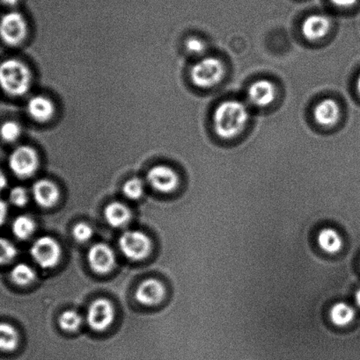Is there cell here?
<instances>
[{
    "instance_id": "484cf974",
    "label": "cell",
    "mask_w": 360,
    "mask_h": 360,
    "mask_svg": "<svg viewBox=\"0 0 360 360\" xmlns=\"http://www.w3.org/2000/svg\"><path fill=\"white\" fill-rule=\"evenodd\" d=\"M15 245L8 239L0 238V266L12 262L17 256Z\"/></svg>"
},
{
    "instance_id": "cb8c5ba5",
    "label": "cell",
    "mask_w": 360,
    "mask_h": 360,
    "mask_svg": "<svg viewBox=\"0 0 360 360\" xmlns=\"http://www.w3.org/2000/svg\"><path fill=\"white\" fill-rule=\"evenodd\" d=\"M21 127L14 121H7L0 127V137L6 143H14L20 139Z\"/></svg>"
},
{
    "instance_id": "277c9868",
    "label": "cell",
    "mask_w": 360,
    "mask_h": 360,
    "mask_svg": "<svg viewBox=\"0 0 360 360\" xmlns=\"http://www.w3.org/2000/svg\"><path fill=\"white\" fill-rule=\"evenodd\" d=\"M119 248L123 255L132 261L146 259L151 250V241L144 232L128 231L119 238Z\"/></svg>"
},
{
    "instance_id": "44dd1931",
    "label": "cell",
    "mask_w": 360,
    "mask_h": 360,
    "mask_svg": "<svg viewBox=\"0 0 360 360\" xmlns=\"http://www.w3.org/2000/svg\"><path fill=\"white\" fill-rule=\"evenodd\" d=\"M12 231L15 238L20 240H27L31 238L35 231V224L33 219L27 215H20L13 221Z\"/></svg>"
},
{
    "instance_id": "ffe728a7",
    "label": "cell",
    "mask_w": 360,
    "mask_h": 360,
    "mask_svg": "<svg viewBox=\"0 0 360 360\" xmlns=\"http://www.w3.org/2000/svg\"><path fill=\"white\" fill-rule=\"evenodd\" d=\"M356 312L351 305L345 302H338L330 309L331 322L338 327L347 326L354 320Z\"/></svg>"
},
{
    "instance_id": "e575fe53",
    "label": "cell",
    "mask_w": 360,
    "mask_h": 360,
    "mask_svg": "<svg viewBox=\"0 0 360 360\" xmlns=\"http://www.w3.org/2000/svg\"><path fill=\"white\" fill-rule=\"evenodd\" d=\"M357 89L359 91V94H360V75L359 76L358 80H357Z\"/></svg>"
},
{
    "instance_id": "603a6c76",
    "label": "cell",
    "mask_w": 360,
    "mask_h": 360,
    "mask_svg": "<svg viewBox=\"0 0 360 360\" xmlns=\"http://www.w3.org/2000/svg\"><path fill=\"white\" fill-rule=\"evenodd\" d=\"M58 324L62 330L73 333L80 329L82 317L75 310H66L59 316Z\"/></svg>"
},
{
    "instance_id": "6da1fadb",
    "label": "cell",
    "mask_w": 360,
    "mask_h": 360,
    "mask_svg": "<svg viewBox=\"0 0 360 360\" xmlns=\"http://www.w3.org/2000/svg\"><path fill=\"white\" fill-rule=\"evenodd\" d=\"M249 118L248 108L239 101L222 102L215 109L213 128L222 139H235L245 129Z\"/></svg>"
},
{
    "instance_id": "30bf717a",
    "label": "cell",
    "mask_w": 360,
    "mask_h": 360,
    "mask_svg": "<svg viewBox=\"0 0 360 360\" xmlns=\"http://www.w3.org/2000/svg\"><path fill=\"white\" fill-rule=\"evenodd\" d=\"M148 184L158 192L168 193L173 192L179 185L178 174L166 165H156L148 172Z\"/></svg>"
},
{
    "instance_id": "ac0fdd59",
    "label": "cell",
    "mask_w": 360,
    "mask_h": 360,
    "mask_svg": "<svg viewBox=\"0 0 360 360\" xmlns=\"http://www.w3.org/2000/svg\"><path fill=\"white\" fill-rule=\"evenodd\" d=\"M318 245L320 248L329 254L340 252L343 248V239L333 229H323L318 235Z\"/></svg>"
},
{
    "instance_id": "7402d4cb",
    "label": "cell",
    "mask_w": 360,
    "mask_h": 360,
    "mask_svg": "<svg viewBox=\"0 0 360 360\" xmlns=\"http://www.w3.org/2000/svg\"><path fill=\"white\" fill-rule=\"evenodd\" d=\"M10 277L18 285H27L32 283L35 278V273L32 267L27 264L20 263L11 270Z\"/></svg>"
},
{
    "instance_id": "8fae6325",
    "label": "cell",
    "mask_w": 360,
    "mask_h": 360,
    "mask_svg": "<svg viewBox=\"0 0 360 360\" xmlns=\"http://www.w3.org/2000/svg\"><path fill=\"white\" fill-rule=\"evenodd\" d=\"M166 289L160 281L148 278L139 285L135 292V299L140 304L154 306L164 299Z\"/></svg>"
},
{
    "instance_id": "f546056e",
    "label": "cell",
    "mask_w": 360,
    "mask_h": 360,
    "mask_svg": "<svg viewBox=\"0 0 360 360\" xmlns=\"http://www.w3.org/2000/svg\"><path fill=\"white\" fill-rule=\"evenodd\" d=\"M7 214H8V206L5 200L0 199V227L5 224Z\"/></svg>"
},
{
    "instance_id": "4316f807",
    "label": "cell",
    "mask_w": 360,
    "mask_h": 360,
    "mask_svg": "<svg viewBox=\"0 0 360 360\" xmlns=\"http://www.w3.org/2000/svg\"><path fill=\"white\" fill-rule=\"evenodd\" d=\"M94 231L91 226L85 222H80V224L74 226L73 229V236L76 241L80 243H86L89 241L93 236Z\"/></svg>"
},
{
    "instance_id": "4fadbf2b",
    "label": "cell",
    "mask_w": 360,
    "mask_h": 360,
    "mask_svg": "<svg viewBox=\"0 0 360 360\" xmlns=\"http://www.w3.org/2000/svg\"><path fill=\"white\" fill-rule=\"evenodd\" d=\"M275 96L276 89L274 84L266 79L257 80L249 88V100L256 107H267L273 103Z\"/></svg>"
},
{
    "instance_id": "f1b7e54d",
    "label": "cell",
    "mask_w": 360,
    "mask_h": 360,
    "mask_svg": "<svg viewBox=\"0 0 360 360\" xmlns=\"http://www.w3.org/2000/svg\"><path fill=\"white\" fill-rule=\"evenodd\" d=\"M187 51L194 55H200L206 51V44L202 40L197 37H190L185 42Z\"/></svg>"
},
{
    "instance_id": "52a82bcc",
    "label": "cell",
    "mask_w": 360,
    "mask_h": 360,
    "mask_svg": "<svg viewBox=\"0 0 360 360\" xmlns=\"http://www.w3.org/2000/svg\"><path fill=\"white\" fill-rule=\"evenodd\" d=\"M27 33V21L20 13H7L0 19V38L6 44L20 45L26 38Z\"/></svg>"
},
{
    "instance_id": "e0dca14e",
    "label": "cell",
    "mask_w": 360,
    "mask_h": 360,
    "mask_svg": "<svg viewBox=\"0 0 360 360\" xmlns=\"http://www.w3.org/2000/svg\"><path fill=\"white\" fill-rule=\"evenodd\" d=\"M106 221L111 227L123 228L129 224L132 219V212L126 205L121 202H112L104 210Z\"/></svg>"
},
{
    "instance_id": "9a60e30c",
    "label": "cell",
    "mask_w": 360,
    "mask_h": 360,
    "mask_svg": "<svg viewBox=\"0 0 360 360\" xmlns=\"http://www.w3.org/2000/svg\"><path fill=\"white\" fill-rule=\"evenodd\" d=\"M314 117L321 126H334L340 117V105L333 98H325L314 109Z\"/></svg>"
},
{
    "instance_id": "d6986e66",
    "label": "cell",
    "mask_w": 360,
    "mask_h": 360,
    "mask_svg": "<svg viewBox=\"0 0 360 360\" xmlns=\"http://www.w3.org/2000/svg\"><path fill=\"white\" fill-rule=\"evenodd\" d=\"M20 336L10 323H0V352L10 354L19 347Z\"/></svg>"
},
{
    "instance_id": "ba28073f",
    "label": "cell",
    "mask_w": 360,
    "mask_h": 360,
    "mask_svg": "<svg viewBox=\"0 0 360 360\" xmlns=\"http://www.w3.org/2000/svg\"><path fill=\"white\" fill-rule=\"evenodd\" d=\"M115 319V309L108 300L100 298L91 303L87 313V322L92 330L104 331Z\"/></svg>"
},
{
    "instance_id": "4dcf8cb0",
    "label": "cell",
    "mask_w": 360,
    "mask_h": 360,
    "mask_svg": "<svg viewBox=\"0 0 360 360\" xmlns=\"http://www.w3.org/2000/svg\"><path fill=\"white\" fill-rule=\"evenodd\" d=\"M330 1L338 7H351L354 6L358 0H330Z\"/></svg>"
},
{
    "instance_id": "d6a6232c",
    "label": "cell",
    "mask_w": 360,
    "mask_h": 360,
    "mask_svg": "<svg viewBox=\"0 0 360 360\" xmlns=\"http://www.w3.org/2000/svg\"><path fill=\"white\" fill-rule=\"evenodd\" d=\"M0 2H1L3 5H5L6 6L13 7L15 6L18 3H19V0H0Z\"/></svg>"
},
{
    "instance_id": "d4e9b609",
    "label": "cell",
    "mask_w": 360,
    "mask_h": 360,
    "mask_svg": "<svg viewBox=\"0 0 360 360\" xmlns=\"http://www.w3.org/2000/svg\"><path fill=\"white\" fill-rule=\"evenodd\" d=\"M123 192L130 200H139L144 192V182L139 178L130 179L123 185Z\"/></svg>"
},
{
    "instance_id": "9c48e42d",
    "label": "cell",
    "mask_w": 360,
    "mask_h": 360,
    "mask_svg": "<svg viewBox=\"0 0 360 360\" xmlns=\"http://www.w3.org/2000/svg\"><path fill=\"white\" fill-rule=\"evenodd\" d=\"M88 264L94 273L105 274L109 273L116 264L114 250L106 243H95L87 253Z\"/></svg>"
},
{
    "instance_id": "7a4b0ae2",
    "label": "cell",
    "mask_w": 360,
    "mask_h": 360,
    "mask_svg": "<svg viewBox=\"0 0 360 360\" xmlns=\"http://www.w3.org/2000/svg\"><path fill=\"white\" fill-rule=\"evenodd\" d=\"M30 69L17 59H8L0 63V87L13 97L23 96L31 86Z\"/></svg>"
},
{
    "instance_id": "1f68e13d",
    "label": "cell",
    "mask_w": 360,
    "mask_h": 360,
    "mask_svg": "<svg viewBox=\"0 0 360 360\" xmlns=\"http://www.w3.org/2000/svg\"><path fill=\"white\" fill-rule=\"evenodd\" d=\"M7 184H8V180H7L6 175L2 170H0V192L6 188Z\"/></svg>"
},
{
    "instance_id": "836d02e7",
    "label": "cell",
    "mask_w": 360,
    "mask_h": 360,
    "mask_svg": "<svg viewBox=\"0 0 360 360\" xmlns=\"http://www.w3.org/2000/svg\"><path fill=\"white\" fill-rule=\"evenodd\" d=\"M355 301H356V303H357V305L360 308V288H359L358 291L356 292Z\"/></svg>"
},
{
    "instance_id": "3957f363",
    "label": "cell",
    "mask_w": 360,
    "mask_h": 360,
    "mask_svg": "<svg viewBox=\"0 0 360 360\" xmlns=\"http://www.w3.org/2000/svg\"><path fill=\"white\" fill-rule=\"evenodd\" d=\"M225 67L216 58H206L194 65L190 70V77L195 86L210 88L216 86L223 79Z\"/></svg>"
},
{
    "instance_id": "5bb4252c",
    "label": "cell",
    "mask_w": 360,
    "mask_h": 360,
    "mask_svg": "<svg viewBox=\"0 0 360 360\" xmlns=\"http://www.w3.org/2000/svg\"><path fill=\"white\" fill-rule=\"evenodd\" d=\"M330 30V20L323 14H312L306 18L302 25V33L309 41L323 38Z\"/></svg>"
},
{
    "instance_id": "83f0119b",
    "label": "cell",
    "mask_w": 360,
    "mask_h": 360,
    "mask_svg": "<svg viewBox=\"0 0 360 360\" xmlns=\"http://www.w3.org/2000/svg\"><path fill=\"white\" fill-rule=\"evenodd\" d=\"M10 202L17 207L26 206L28 201L27 191L23 186L13 187L9 193Z\"/></svg>"
},
{
    "instance_id": "2e32d148",
    "label": "cell",
    "mask_w": 360,
    "mask_h": 360,
    "mask_svg": "<svg viewBox=\"0 0 360 360\" xmlns=\"http://www.w3.org/2000/svg\"><path fill=\"white\" fill-rule=\"evenodd\" d=\"M27 112L35 121L46 122L54 115L55 108L52 101L44 96L32 97L27 102Z\"/></svg>"
},
{
    "instance_id": "8992f818",
    "label": "cell",
    "mask_w": 360,
    "mask_h": 360,
    "mask_svg": "<svg viewBox=\"0 0 360 360\" xmlns=\"http://www.w3.org/2000/svg\"><path fill=\"white\" fill-rule=\"evenodd\" d=\"M9 167L13 174L20 179L32 177L39 167V158L33 148L20 146L11 153Z\"/></svg>"
},
{
    "instance_id": "5b68a950",
    "label": "cell",
    "mask_w": 360,
    "mask_h": 360,
    "mask_svg": "<svg viewBox=\"0 0 360 360\" xmlns=\"http://www.w3.org/2000/svg\"><path fill=\"white\" fill-rule=\"evenodd\" d=\"M30 255L39 266L49 269L59 263L62 257V249L54 238L51 236H42L31 246Z\"/></svg>"
},
{
    "instance_id": "7c38bea8",
    "label": "cell",
    "mask_w": 360,
    "mask_h": 360,
    "mask_svg": "<svg viewBox=\"0 0 360 360\" xmlns=\"http://www.w3.org/2000/svg\"><path fill=\"white\" fill-rule=\"evenodd\" d=\"M32 193L35 202L44 208L55 206L60 197L58 187L48 179H40L35 182L32 188Z\"/></svg>"
}]
</instances>
